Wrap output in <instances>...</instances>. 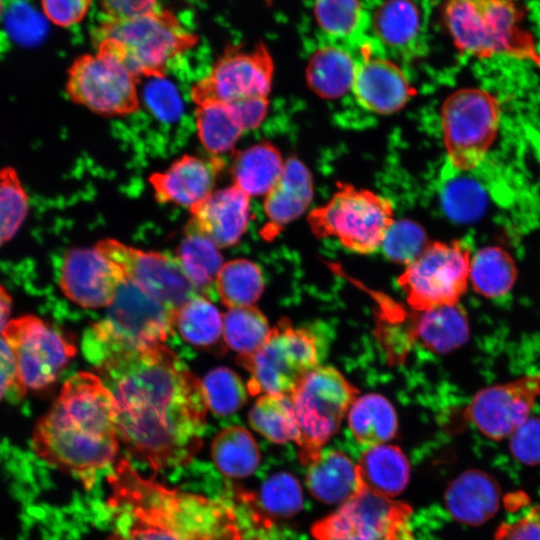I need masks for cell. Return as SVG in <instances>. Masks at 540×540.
<instances>
[{
    "label": "cell",
    "instance_id": "6da1fadb",
    "mask_svg": "<svg viewBox=\"0 0 540 540\" xmlns=\"http://www.w3.org/2000/svg\"><path fill=\"white\" fill-rule=\"evenodd\" d=\"M83 352L114 397L116 431L127 450L156 471L188 464L206 427L202 381L164 343Z\"/></svg>",
    "mask_w": 540,
    "mask_h": 540
},
{
    "label": "cell",
    "instance_id": "7a4b0ae2",
    "mask_svg": "<svg viewBox=\"0 0 540 540\" xmlns=\"http://www.w3.org/2000/svg\"><path fill=\"white\" fill-rule=\"evenodd\" d=\"M108 484L107 540H267L269 520L247 494L214 498L170 488L126 459Z\"/></svg>",
    "mask_w": 540,
    "mask_h": 540
},
{
    "label": "cell",
    "instance_id": "3957f363",
    "mask_svg": "<svg viewBox=\"0 0 540 540\" xmlns=\"http://www.w3.org/2000/svg\"><path fill=\"white\" fill-rule=\"evenodd\" d=\"M115 401L101 377L80 371L62 385L36 422L31 448L38 458L91 487L96 474L116 460L120 440Z\"/></svg>",
    "mask_w": 540,
    "mask_h": 540
},
{
    "label": "cell",
    "instance_id": "277c9868",
    "mask_svg": "<svg viewBox=\"0 0 540 540\" xmlns=\"http://www.w3.org/2000/svg\"><path fill=\"white\" fill-rule=\"evenodd\" d=\"M97 52L122 64L137 80L162 79L175 58L192 49L198 37L170 11L160 8L123 17H101L93 30Z\"/></svg>",
    "mask_w": 540,
    "mask_h": 540
},
{
    "label": "cell",
    "instance_id": "5b68a950",
    "mask_svg": "<svg viewBox=\"0 0 540 540\" xmlns=\"http://www.w3.org/2000/svg\"><path fill=\"white\" fill-rule=\"evenodd\" d=\"M444 21L455 46L470 56H508L540 66V53L516 0H446Z\"/></svg>",
    "mask_w": 540,
    "mask_h": 540
},
{
    "label": "cell",
    "instance_id": "8992f818",
    "mask_svg": "<svg viewBox=\"0 0 540 540\" xmlns=\"http://www.w3.org/2000/svg\"><path fill=\"white\" fill-rule=\"evenodd\" d=\"M237 363L249 374L250 395L294 392L301 381L317 367L316 338L304 328H296L286 318L271 328L266 340L254 352L238 355Z\"/></svg>",
    "mask_w": 540,
    "mask_h": 540
},
{
    "label": "cell",
    "instance_id": "52a82bcc",
    "mask_svg": "<svg viewBox=\"0 0 540 540\" xmlns=\"http://www.w3.org/2000/svg\"><path fill=\"white\" fill-rule=\"evenodd\" d=\"M393 222L388 199L342 183L326 204L308 215V224L317 237L337 238L347 249L362 254L381 246Z\"/></svg>",
    "mask_w": 540,
    "mask_h": 540
},
{
    "label": "cell",
    "instance_id": "ba28073f",
    "mask_svg": "<svg viewBox=\"0 0 540 540\" xmlns=\"http://www.w3.org/2000/svg\"><path fill=\"white\" fill-rule=\"evenodd\" d=\"M358 390L337 369L317 366L291 394L300 431L299 459L309 465L338 431Z\"/></svg>",
    "mask_w": 540,
    "mask_h": 540
},
{
    "label": "cell",
    "instance_id": "9c48e42d",
    "mask_svg": "<svg viewBox=\"0 0 540 540\" xmlns=\"http://www.w3.org/2000/svg\"><path fill=\"white\" fill-rule=\"evenodd\" d=\"M175 311L126 278L105 317L86 331L82 346L120 349L162 344L175 331Z\"/></svg>",
    "mask_w": 540,
    "mask_h": 540
},
{
    "label": "cell",
    "instance_id": "30bf717a",
    "mask_svg": "<svg viewBox=\"0 0 540 540\" xmlns=\"http://www.w3.org/2000/svg\"><path fill=\"white\" fill-rule=\"evenodd\" d=\"M498 99L478 88L460 89L441 108V126L447 156L453 168H476L493 144L500 121Z\"/></svg>",
    "mask_w": 540,
    "mask_h": 540
},
{
    "label": "cell",
    "instance_id": "8fae6325",
    "mask_svg": "<svg viewBox=\"0 0 540 540\" xmlns=\"http://www.w3.org/2000/svg\"><path fill=\"white\" fill-rule=\"evenodd\" d=\"M411 507L364 486L311 528L315 540H413Z\"/></svg>",
    "mask_w": 540,
    "mask_h": 540
},
{
    "label": "cell",
    "instance_id": "7c38bea8",
    "mask_svg": "<svg viewBox=\"0 0 540 540\" xmlns=\"http://www.w3.org/2000/svg\"><path fill=\"white\" fill-rule=\"evenodd\" d=\"M470 250L460 241L430 242L398 278L410 307L424 311L458 304L470 271Z\"/></svg>",
    "mask_w": 540,
    "mask_h": 540
},
{
    "label": "cell",
    "instance_id": "4fadbf2b",
    "mask_svg": "<svg viewBox=\"0 0 540 540\" xmlns=\"http://www.w3.org/2000/svg\"><path fill=\"white\" fill-rule=\"evenodd\" d=\"M2 336L14 354L23 394L27 390L39 391L54 384L76 354L73 343L36 315L11 319Z\"/></svg>",
    "mask_w": 540,
    "mask_h": 540
},
{
    "label": "cell",
    "instance_id": "5bb4252c",
    "mask_svg": "<svg viewBox=\"0 0 540 540\" xmlns=\"http://www.w3.org/2000/svg\"><path fill=\"white\" fill-rule=\"evenodd\" d=\"M137 80L114 58L96 52L74 60L66 93L71 101L103 117H122L140 109Z\"/></svg>",
    "mask_w": 540,
    "mask_h": 540
},
{
    "label": "cell",
    "instance_id": "9a60e30c",
    "mask_svg": "<svg viewBox=\"0 0 540 540\" xmlns=\"http://www.w3.org/2000/svg\"><path fill=\"white\" fill-rule=\"evenodd\" d=\"M273 73V60L263 43L251 49L229 46L192 86L191 98L196 106L268 98Z\"/></svg>",
    "mask_w": 540,
    "mask_h": 540
},
{
    "label": "cell",
    "instance_id": "2e32d148",
    "mask_svg": "<svg viewBox=\"0 0 540 540\" xmlns=\"http://www.w3.org/2000/svg\"><path fill=\"white\" fill-rule=\"evenodd\" d=\"M94 246L121 269L127 280L174 311L200 294L176 257L144 251L112 238Z\"/></svg>",
    "mask_w": 540,
    "mask_h": 540
},
{
    "label": "cell",
    "instance_id": "e0dca14e",
    "mask_svg": "<svg viewBox=\"0 0 540 540\" xmlns=\"http://www.w3.org/2000/svg\"><path fill=\"white\" fill-rule=\"evenodd\" d=\"M540 395V376L526 375L478 391L464 416L493 440H502L522 425Z\"/></svg>",
    "mask_w": 540,
    "mask_h": 540
},
{
    "label": "cell",
    "instance_id": "ac0fdd59",
    "mask_svg": "<svg viewBox=\"0 0 540 540\" xmlns=\"http://www.w3.org/2000/svg\"><path fill=\"white\" fill-rule=\"evenodd\" d=\"M124 279L121 269L95 246L73 248L63 257L59 287L82 308H108Z\"/></svg>",
    "mask_w": 540,
    "mask_h": 540
},
{
    "label": "cell",
    "instance_id": "d6986e66",
    "mask_svg": "<svg viewBox=\"0 0 540 540\" xmlns=\"http://www.w3.org/2000/svg\"><path fill=\"white\" fill-rule=\"evenodd\" d=\"M225 167L220 156L182 155L165 170L149 176V184L159 203L190 209L211 192Z\"/></svg>",
    "mask_w": 540,
    "mask_h": 540
},
{
    "label": "cell",
    "instance_id": "ffe728a7",
    "mask_svg": "<svg viewBox=\"0 0 540 540\" xmlns=\"http://www.w3.org/2000/svg\"><path fill=\"white\" fill-rule=\"evenodd\" d=\"M351 90L363 108L384 115L402 109L414 94L404 72L395 62L372 54L366 47L356 58Z\"/></svg>",
    "mask_w": 540,
    "mask_h": 540
},
{
    "label": "cell",
    "instance_id": "44dd1931",
    "mask_svg": "<svg viewBox=\"0 0 540 540\" xmlns=\"http://www.w3.org/2000/svg\"><path fill=\"white\" fill-rule=\"evenodd\" d=\"M187 225L208 238L219 249L237 244L250 218V197L235 185L214 190L189 209Z\"/></svg>",
    "mask_w": 540,
    "mask_h": 540
},
{
    "label": "cell",
    "instance_id": "7402d4cb",
    "mask_svg": "<svg viewBox=\"0 0 540 540\" xmlns=\"http://www.w3.org/2000/svg\"><path fill=\"white\" fill-rule=\"evenodd\" d=\"M312 197L310 171L298 158H288L280 178L265 195L264 212L267 222L260 232L261 236L265 240L277 236L285 225L306 211Z\"/></svg>",
    "mask_w": 540,
    "mask_h": 540
},
{
    "label": "cell",
    "instance_id": "603a6c76",
    "mask_svg": "<svg viewBox=\"0 0 540 540\" xmlns=\"http://www.w3.org/2000/svg\"><path fill=\"white\" fill-rule=\"evenodd\" d=\"M497 482L483 471H465L447 487L445 506L450 515L466 525H480L495 515L499 507Z\"/></svg>",
    "mask_w": 540,
    "mask_h": 540
},
{
    "label": "cell",
    "instance_id": "cb8c5ba5",
    "mask_svg": "<svg viewBox=\"0 0 540 540\" xmlns=\"http://www.w3.org/2000/svg\"><path fill=\"white\" fill-rule=\"evenodd\" d=\"M374 34L395 56L411 58L421 51V14L412 0H384L372 18Z\"/></svg>",
    "mask_w": 540,
    "mask_h": 540
},
{
    "label": "cell",
    "instance_id": "d4e9b609",
    "mask_svg": "<svg viewBox=\"0 0 540 540\" xmlns=\"http://www.w3.org/2000/svg\"><path fill=\"white\" fill-rule=\"evenodd\" d=\"M468 336V319L458 304L416 311L412 313L407 329L408 339L417 340L439 354L459 348Z\"/></svg>",
    "mask_w": 540,
    "mask_h": 540
},
{
    "label": "cell",
    "instance_id": "484cf974",
    "mask_svg": "<svg viewBox=\"0 0 540 540\" xmlns=\"http://www.w3.org/2000/svg\"><path fill=\"white\" fill-rule=\"evenodd\" d=\"M306 484L310 493L327 504H342L363 486L357 465L338 450H322L308 465Z\"/></svg>",
    "mask_w": 540,
    "mask_h": 540
},
{
    "label": "cell",
    "instance_id": "4316f807",
    "mask_svg": "<svg viewBox=\"0 0 540 540\" xmlns=\"http://www.w3.org/2000/svg\"><path fill=\"white\" fill-rule=\"evenodd\" d=\"M285 162L279 150L263 141L237 152L231 165L233 185L249 197L266 195L280 178Z\"/></svg>",
    "mask_w": 540,
    "mask_h": 540
},
{
    "label": "cell",
    "instance_id": "83f0119b",
    "mask_svg": "<svg viewBox=\"0 0 540 540\" xmlns=\"http://www.w3.org/2000/svg\"><path fill=\"white\" fill-rule=\"evenodd\" d=\"M356 465L362 485L378 494L394 497L408 484L410 465L397 446L368 447Z\"/></svg>",
    "mask_w": 540,
    "mask_h": 540
},
{
    "label": "cell",
    "instance_id": "f1b7e54d",
    "mask_svg": "<svg viewBox=\"0 0 540 540\" xmlns=\"http://www.w3.org/2000/svg\"><path fill=\"white\" fill-rule=\"evenodd\" d=\"M356 58L338 45L317 49L308 61L306 79L310 89L324 99H337L352 89Z\"/></svg>",
    "mask_w": 540,
    "mask_h": 540
},
{
    "label": "cell",
    "instance_id": "f546056e",
    "mask_svg": "<svg viewBox=\"0 0 540 540\" xmlns=\"http://www.w3.org/2000/svg\"><path fill=\"white\" fill-rule=\"evenodd\" d=\"M348 423L355 439L368 447L384 444L397 431L395 409L378 394L357 398L349 409Z\"/></svg>",
    "mask_w": 540,
    "mask_h": 540
},
{
    "label": "cell",
    "instance_id": "4dcf8cb0",
    "mask_svg": "<svg viewBox=\"0 0 540 540\" xmlns=\"http://www.w3.org/2000/svg\"><path fill=\"white\" fill-rule=\"evenodd\" d=\"M211 457L226 477L241 479L250 476L260 462V451L252 434L233 425L221 430L213 439Z\"/></svg>",
    "mask_w": 540,
    "mask_h": 540
},
{
    "label": "cell",
    "instance_id": "1f68e13d",
    "mask_svg": "<svg viewBox=\"0 0 540 540\" xmlns=\"http://www.w3.org/2000/svg\"><path fill=\"white\" fill-rule=\"evenodd\" d=\"M175 257L200 294L215 289L216 277L224 262L219 248L208 238L186 225Z\"/></svg>",
    "mask_w": 540,
    "mask_h": 540
},
{
    "label": "cell",
    "instance_id": "d6a6232c",
    "mask_svg": "<svg viewBox=\"0 0 540 540\" xmlns=\"http://www.w3.org/2000/svg\"><path fill=\"white\" fill-rule=\"evenodd\" d=\"M175 330L196 348H215L223 339V316L217 307L202 294H197L174 315Z\"/></svg>",
    "mask_w": 540,
    "mask_h": 540
},
{
    "label": "cell",
    "instance_id": "836d02e7",
    "mask_svg": "<svg viewBox=\"0 0 540 540\" xmlns=\"http://www.w3.org/2000/svg\"><path fill=\"white\" fill-rule=\"evenodd\" d=\"M195 122L198 138L212 156L232 151L245 129L230 104L196 106Z\"/></svg>",
    "mask_w": 540,
    "mask_h": 540
},
{
    "label": "cell",
    "instance_id": "e575fe53",
    "mask_svg": "<svg viewBox=\"0 0 540 540\" xmlns=\"http://www.w3.org/2000/svg\"><path fill=\"white\" fill-rule=\"evenodd\" d=\"M251 427L273 443L300 442L291 396L263 394L256 400L248 415Z\"/></svg>",
    "mask_w": 540,
    "mask_h": 540
},
{
    "label": "cell",
    "instance_id": "d590c367",
    "mask_svg": "<svg viewBox=\"0 0 540 540\" xmlns=\"http://www.w3.org/2000/svg\"><path fill=\"white\" fill-rule=\"evenodd\" d=\"M516 277L513 258L500 247L481 248L471 258L469 279L474 290L485 297L497 298L507 294Z\"/></svg>",
    "mask_w": 540,
    "mask_h": 540
},
{
    "label": "cell",
    "instance_id": "8d00e7d4",
    "mask_svg": "<svg viewBox=\"0 0 540 540\" xmlns=\"http://www.w3.org/2000/svg\"><path fill=\"white\" fill-rule=\"evenodd\" d=\"M263 289L264 280L259 266L243 258L225 262L215 281V290L229 309L252 306Z\"/></svg>",
    "mask_w": 540,
    "mask_h": 540
},
{
    "label": "cell",
    "instance_id": "74e56055",
    "mask_svg": "<svg viewBox=\"0 0 540 540\" xmlns=\"http://www.w3.org/2000/svg\"><path fill=\"white\" fill-rule=\"evenodd\" d=\"M271 328L265 315L256 307L230 308L223 315V340L238 355H247L266 340Z\"/></svg>",
    "mask_w": 540,
    "mask_h": 540
},
{
    "label": "cell",
    "instance_id": "f35d334b",
    "mask_svg": "<svg viewBox=\"0 0 540 540\" xmlns=\"http://www.w3.org/2000/svg\"><path fill=\"white\" fill-rule=\"evenodd\" d=\"M208 409L226 416L238 411L247 400V387L237 373L227 367H217L202 380Z\"/></svg>",
    "mask_w": 540,
    "mask_h": 540
},
{
    "label": "cell",
    "instance_id": "ab89813d",
    "mask_svg": "<svg viewBox=\"0 0 540 540\" xmlns=\"http://www.w3.org/2000/svg\"><path fill=\"white\" fill-rule=\"evenodd\" d=\"M3 32L23 46L41 43L48 33L46 18L27 0H5Z\"/></svg>",
    "mask_w": 540,
    "mask_h": 540
},
{
    "label": "cell",
    "instance_id": "60d3db41",
    "mask_svg": "<svg viewBox=\"0 0 540 540\" xmlns=\"http://www.w3.org/2000/svg\"><path fill=\"white\" fill-rule=\"evenodd\" d=\"M313 12L319 28L334 39L354 36L364 20L359 0H315Z\"/></svg>",
    "mask_w": 540,
    "mask_h": 540
},
{
    "label": "cell",
    "instance_id": "b9f144b4",
    "mask_svg": "<svg viewBox=\"0 0 540 540\" xmlns=\"http://www.w3.org/2000/svg\"><path fill=\"white\" fill-rule=\"evenodd\" d=\"M28 195L16 170H0V246L18 231L28 212Z\"/></svg>",
    "mask_w": 540,
    "mask_h": 540
},
{
    "label": "cell",
    "instance_id": "7bdbcfd3",
    "mask_svg": "<svg viewBox=\"0 0 540 540\" xmlns=\"http://www.w3.org/2000/svg\"><path fill=\"white\" fill-rule=\"evenodd\" d=\"M441 203L445 213L453 220L470 222L483 213L486 197L483 189L472 179H448L441 188Z\"/></svg>",
    "mask_w": 540,
    "mask_h": 540
},
{
    "label": "cell",
    "instance_id": "ee69618b",
    "mask_svg": "<svg viewBox=\"0 0 540 540\" xmlns=\"http://www.w3.org/2000/svg\"><path fill=\"white\" fill-rule=\"evenodd\" d=\"M259 502L261 510L269 516L290 517L303 506L302 488L294 475L278 472L261 486Z\"/></svg>",
    "mask_w": 540,
    "mask_h": 540
},
{
    "label": "cell",
    "instance_id": "f6af8a7d",
    "mask_svg": "<svg viewBox=\"0 0 540 540\" xmlns=\"http://www.w3.org/2000/svg\"><path fill=\"white\" fill-rule=\"evenodd\" d=\"M428 244L425 230L415 221L393 222L382 241L385 256L399 264H410Z\"/></svg>",
    "mask_w": 540,
    "mask_h": 540
},
{
    "label": "cell",
    "instance_id": "bcb514c9",
    "mask_svg": "<svg viewBox=\"0 0 540 540\" xmlns=\"http://www.w3.org/2000/svg\"><path fill=\"white\" fill-rule=\"evenodd\" d=\"M510 451L521 463L540 464V417L528 418L510 436Z\"/></svg>",
    "mask_w": 540,
    "mask_h": 540
},
{
    "label": "cell",
    "instance_id": "7dc6e473",
    "mask_svg": "<svg viewBox=\"0 0 540 540\" xmlns=\"http://www.w3.org/2000/svg\"><path fill=\"white\" fill-rule=\"evenodd\" d=\"M495 540H540V505L530 508L523 516L502 523Z\"/></svg>",
    "mask_w": 540,
    "mask_h": 540
},
{
    "label": "cell",
    "instance_id": "c3c4849f",
    "mask_svg": "<svg viewBox=\"0 0 540 540\" xmlns=\"http://www.w3.org/2000/svg\"><path fill=\"white\" fill-rule=\"evenodd\" d=\"M92 0H42L45 16L61 27L79 23L87 14Z\"/></svg>",
    "mask_w": 540,
    "mask_h": 540
},
{
    "label": "cell",
    "instance_id": "681fc988",
    "mask_svg": "<svg viewBox=\"0 0 540 540\" xmlns=\"http://www.w3.org/2000/svg\"><path fill=\"white\" fill-rule=\"evenodd\" d=\"M14 392L24 395L18 382L17 367L12 349L0 334V401Z\"/></svg>",
    "mask_w": 540,
    "mask_h": 540
},
{
    "label": "cell",
    "instance_id": "f907efd6",
    "mask_svg": "<svg viewBox=\"0 0 540 540\" xmlns=\"http://www.w3.org/2000/svg\"><path fill=\"white\" fill-rule=\"evenodd\" d=\"M102 17L123 18L157 8V0H100Z\"/></svg>",
    "mask_w": 540,
    "mask_h": 540
},
{
    "label": "cell",
    "instance_id": "816d5d0a",
    "mask_svg": "<svg viewBox=\"0 0 540 540\" xmlns=\"http://www.w3.org/2000/svg\"><path fill=\"white\" fill-rule=\"evenodd\" d=\"M230 105L236 111L245 131L258 127L268 111V98L242 100Z\"/></svg>",
    "mask_w": 540,
    "mask_h": 540
},
{
    "label": "cell",
    "instance_id": "f5cc1de1",
    "mask_svg": "<svg viewBox=\"0 0 540 540\" xmlns=\"http://www.w3.org/2000/svg\"><path fill=\"white\" fill-rule=\"evenodd\" d=\"M12 309V297L8 291L0 284V334L9 323Z\"/></svg>",
    "mask_w": 540,
    "mask_h": 540
},
{
    "label": "cell",
    "instance_id": "db71d44e",
    "mask_svg": "<svg viewBox=\"0 0 540 540\" xmlns=\"http://www.w3.org/2000/svg\"><path fill=\"white\" fill-rule=\"evenodd\" d=\"M4 7H5V0H0V19L3 14Z\"/></svg>",
    "mask_w": 540,
    "mask_h": 540
}]
</instances>
